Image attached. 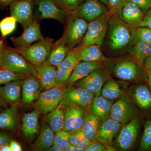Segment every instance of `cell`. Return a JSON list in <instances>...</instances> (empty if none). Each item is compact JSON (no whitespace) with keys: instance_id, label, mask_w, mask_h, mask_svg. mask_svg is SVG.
Returning a JSON list of instances; mask_svg holds the SVG:
<instances>
[{"instance_id":"9a60e30c","label":"cell","mask_w":151,"mask_h":151,"mask_svg":"<svg viewBox=\"0 0 151 151\" xmlns=\"http://www.w3.org/2000/svg\"><path fill=\"white\" fill-rule=\"evenodd\" d=\"M38 6L40 18L52 19L65 24L68 14L60 8L53 0H34Z\"/></svg>"},{"instance_id":"8fae6325","label":"cell","mask_w":151,"mask_h":151,"mask_svg":"<svg viewBox=\"0 0 151 151\" xmlns=\"http://www.w3.org/2000/svg\"><path fill=\"white\" fill-rule=\"evenodd\" d=\"M141 125V120L136 118L122 127L117 139L119 148L124 151L132 148L137 141Z\"/></svg>"},{"instance_id":"d4e9b609","label":"cell","mask_w":151,"mask_h":151,"mask_svg":"<svg viewBox=\"0 0 151 151\" xmlns=\"http://www.w3.org/2000/svg\"><path fill=\"white\" fill-rule=\"evenodd\" d=\"M33 66L38 74L39 78L41 82L42 88L45 91L56 86L57 68L46 62Z\"/></svg>"},{"instance_id":"7bdbcfd3","label":"cell","mask_w":151,"mask_h":151,"mask_svg":"<svg viewBox=\"0 0 151 151\" xmlns=\"http://www.w3.org/2000/svg\"><path fill=\"white\" fill-rule=\"evenodd\" d=\"M136 27H147L151 29V7L146 12L142 20Z\"/></svg>"},{"instance_id":"f546056e","label":"cell","mask_w":151,"mask_h":151,"mask_svg":"<svg viewBox=\"0 0 151 151\" xmlns=\"http://www.w3.org/2000/svg\"><path fill=\"white\" fill-rule=\"evenodd\" d=\"M19 105H12L0 113V129L15 130L17 126Z\"/></svg>"},{"instance_id":"5bb4252c","label":"cell","mask_w":151,"mask_h":151,"mask_svg":"<svg viewBox=\"0 0 151 151\" xmlns=\"http://www.w3.org/2000/svg\"><path fill=\"white\" fill-rule=\"evenodd\" d=\"M109 12L108 7L98 0H86L73 14L89 22Z\"/></svg>"},{"instance_id":"4dcf8cb0","label":"cell","mask_w":151,"mask_h":151,"mask_svg":"<svg viewBox=\"0 0 151 151\" xmlns=\"http://www.w3.org/2000/svg\"><path fill=\"white\" fill-rule=\"evenodd\" d=\"M125 92L124 86L120 82L109 78L102 87L101 94L108 100H114L122 97Z\"/></svg>"},{"instance_id":"6da1fadb","label":"cell","mask_w":151,"mask_h":151,"mask_svg":"<svg viewBox=\"0 0 151 151\" xmlns=\"http://www.w3.org/2000/svg\"><path fill=\"white\" fill-rule=\"evenodd\" d=\"M134 27L123 21L118 16L112 15L108 29V44L111 50L119 51L133 44L132 31Z\"/></svg>"},{"instance_id":"603a6c76","label":"cell","mask_w":151,"mask_h":151,"mask_svg":"<svg viewBox=\"0 0 151 151\" xmlns=\"http://www.w3.org/2000/svg\"><path fill=\"white\" fill-rule=\"evenodd\" d=\"M145 14L136 4L127 0L118 16L126 23L136 27L142 19Z\"/></svg>"},{"instance_id":"5b68a950","label":"cell","mask_w":151,"mask_h":151,"mask_svg":"<svg viewBox=\"0 0 151 151\" xmlns=\"http://www.w3.org/2000/svg\"><path fill=\"white\" fill-rule=\"evenodd\" d=\"M1 67L27 76H32L39 78L38 74L33 65L17 52L14 48L5 47Z\"/></svg>"},{"instance_id":"4316f807","label":"cell","mask_w":151,"mask_h":151,"mask_svg":"<svg viewBox=\"0 0 151 151\" xmlns=\"http://www.w3.org/2000/svg\"><path fill=\"white\" fill-rule=\"evenodd\" d=\"M70 51L67 45L60 38L53 43L50 53L45 62L50 65L58 67Z\"/></svg>"},{"instance_id":"e0dca14e","label":"cell","mask_w":151,"mask_h":151,"mask_svg":"<svg viewBox=\"0 0 151 151\" xmlns=\"http://www.w3.org/2000/svg\"><path fill=\"white\" fill-rule=\"evenodd\" d=\"M42 89V84L39 78L32 76L24 78L22 85V105H29L37 100Z\"/></svg>"},{"instance_id":"484cf974","label":"cell","mask_w":151,"mask_h":151,"mask_svg":"<svg viewBox=\"0 0 151 151\" xmlns=\"http://www.w3.org/2000/svg\"><path fill=\"white\" fill-rule=\"evenodd\" d=\"M113 100H108L102 96L94 97L90 110L101 119L102 123L110 119Z\"/></svg>"},{"instance_id":"30bf717a","label":"cell","mask_w":151,"mask_h":151,"mask_svg":"<svg viewBox=\"0 0 151 151\" xmlns=\"http://www.w3.org/2000/svg\"><path fill=\"white\" fill-rule=\"evenodd\" d=\"M137 113L131 98L124 95L113 104L110 118L124 125L136 119Z\"/></svg>"},{"instance_id":"d590c367","label":"cell","mask_w":151,"mask_h":151,"mask_svg":"<svg viewBox=\"0 0 151 151\" xmlns=\"http://www.w3.org/2000/svg\"><path fill=\"white\" fill-rule=\"evenodd\" d=\"M60 8L68 14L75 13L86 0H53Z\"/></svg>"},{"instance_id":"7a4b0ae2","label":"cell","mask_w":151,"mask_h":151,"mask_svg":"<svg viewBox=\"0 0 151 151\" xmlns=\"http://www.w3.org/2000/svg\"><path fill=\"white\" fill-rule=\"evenodd\" d=\"M142 65L136 59L127 58L116 60L108 70L124 81H148L146 68Z\"/></svg>"},{"instance_id":"91938a15","label":"cell","mask_w":151,"mask_h":151,"mask_svg":"<svg viewBox=\"0 0 151 151\" xmlns=\"http://www.w3.org/2000/svg\"><path fill=\"white\" fill-rule=\"evenodd\" d=\"M98 1L101 2L103 3V4H104L105 5L108 7V0H98Z\"/></svg>"},{"instance_id":"ba28073f","label":"cell","mask_w":151,"mask_h":151,"mask_svg":"<svg viewBox=\"0 0 151 151\" xmlns=\"http://www.w3.org/2000/svg\"><path fill=\"white\" fill-rule=\"evenodd\" d=\"M111 73L108 68L104 67L98 68L76 81L73 85L86 89L93 94L94 97L99 96L105 81L110 78Z\"/></svg>"},{"instance_id":"bcb514c9","label":"cell","mask_w":151,"mask_h":151,"mask_svg":"<svg viewBox=\"0 0 151 151\" xmlns=\"http://www.w3.org/2000/svg\"><path fill=\"white\" fill-rule=\"evenodd\" d=\"M12 140V136L6 132H0V148L9 144Z\"/></svg>"},{"instance_id":"83f0119b","label":"cell","mask_w":151,"mask_h":151,"mask_svg":"<svg viewBox=\"0 0 151 151\" xmlns=\"http://www.w3.org/2000/svg\"><path fill=\"white\" fill-rule=\"evenodd\" d=\"M102 124L101 119L90 111L85 113L81 130L90 140H95L97 131Z\"/></svg>"},{"instance_id":"d6986e66","label":"cell","mask_w":151,"mask_h":151,"mask_svg":"<svg viewBox=\"0 0 151 151\" xmlns=\"http://www.w3.org/2000/svg\"><path fill=\"white\" fill-rule=\"evenodd\" d=\"M134 85L130 89V94L134 104L144 111L151 110V88L144 83Z\"/></svg>"},{"instance_id":"2e32d148","label":"cell","mask_w":151,"mask_h":151,"mask_svg":"<svg viewBox=\"0 0 151 151\" xmlns=\"http://www.w3.org/2000/svg\"><path fill=\"white\" fill-rule=\"evenodd\" d=\"M79 52L77 47L71 50L65 59L57 67L56 84H64L70 78L76 66L79 62Z\"/></svg>"},{"instance_id":"f1b7e54d","label":"cell","mask_w":151,"mask_h":151,"mask_svg":"<svg viewBox=\"0 0 151 151\" xmlns=\"http://www.w3.org/2000/svg\"><path fill=\"white\" fill-rule=\"evenodd\" d=\"M54 132L48 124H44L42 127L39 136L32 145L35 151H45L53 145Z\"/></svg>"},{"instance_id":"44dd1931","label":"cell","mask_w":151,"mask_h":151,"mask_svg":"<svg viewBox=\"0 0 151 151\" xmlns=\"http://www.w3.org/2000/svg\"><path fill=\"white\" fill-rule=\"evenodd\" d=\"M40 113L35 110L25 113L22 119V129L23 134L29 142H32L40 133L39 119Z\"/></svg>"},{"instance_id":"60d3db41","label":"cell","mask_w":151,"mask_h":151,"mask_svg":"<svg viewBox=\"0 0 151 151\" xmlns=\"http://www.w3.org/2000/svg\"><path fill=\"white\" fill-rule=\"evenodd\" d=\"M127 0H108V8L112 15L118 16Z\"/></svg>"},{"instance_id":"7c38bea8","label":"cell","mask_w":151,"mask_h":151,"mask_svg":"<svg viewBox=\"0 0 151 151\" xmlns=\"http://www.w3.org/2000/svg\"><path fill=\"white\" fill-rule=\"evenodd\" d=\"M23 29V32L20 36L11 37V40L15 48L27 47L44 38L41 32L40 24L35 19Z\"/></svg>"},{"instance_id":"db71d44e","label":"cell","mask_w":151,"mask_h":151,"mask_svg":"<svg viewBox=\"0 0 151 151\" xmlns=\"http://www.w3.org/2000/svg\"><path fill=\"white\" fill-rule=\"evenodd\" d=\"M0 151H12L9 144L5 145L0 148Z\"/></svg>"},{"instance_id":"3957f363","label":"cell","mask_w":151,"mask_h":151,"mask_svg":"<svg viewBox=\"0 0 151 151\" xmlns=\"http://www.w3.org/2000/svg\"><path fill=\"white\" fill-rule=\"evenodd\" d=\"M88 22L74 14H68L65 22V29L60 40L70 50L80 45L87 30Z\"/></svg>"},{"instance_id":"4fadbf2b","label":"cell","mask_w":151,"mask_h":151,"mask_svg":"<svg viewBox=\"0 0 151 151\" xmlns=\"http://www.w3.org/2000/svg\"><path fill=\"white\" fill-rule=\"evenodd\" d=\"M34 0H17L9 4L11 16L23 29L33 20V4Z\"/></svg>"},{"instance_id":"52a82bcc","label":"cell","mask_w":151,"mask_h":151,"mask_svg":"<svg viewBox=\"0 0 151 151\" xmlns=\"http://www.w3.org/2000/svg\"><path fill=\"white\" fill-rule=\"evenodd\" d=\"M65 87V84H57L51 89L41 93L35 103V109L43 115L53 111L62 101Z\"/></svg>"},{"instance_id":"c3c4849f","label":"cell","mask_w":151,"mask_h":151,"mask_svg":"<svg viewBox=\"0 0 151 151\" xmlns=\"http://www.w3.org/2000/svg\"><path fill=\"white\" fill-rule=\"evenodd\" d=\"M12 151H22V149L21 145L17 141L12 139L9 143Z\"/></svg>"},{"instance_id":"7402d4cb","label":"cell","mask_w":151,"mask_h":151,"mask_svg":"<svg viewBox=\"0 0 151 151\" xmlns=\"http://www.w3.org/2000/svg\"><path fill=\"white\" fill-rule=\"evenodd\" d=\"M23 80L16 79L0 86V94L7 103L12 105L20 103Z\"/></svg>"},{"instance_id":"f6af8a7d","label":"cell","mask_w":151,"mask_h":151,"mask_svg":"<svg viewBox=\"0 0 151 151\" xmlns=\"http://www.w3.org/2000/svg\"><path fill=\"white\" fill-rule=\"evenodd\" d=\"M81 130H79L70 134V143L73 146L79 145Z\"/></svg>"},{"instance_id":"277c9868","label":"cell","mask_w":151,"mask_h":151,"mask_svg":"<svg viewBox=\"0 0 151 151\" xmlns=\"http://www.w3.org/2000/svg\"><path fill=\"white\" fill-rule=\"evenodd\" d=\"M112 16V14L109 12L88 23L87 30L83 40L77 47L81 50L91 45H97L101 47L108 33L109 21Z\"/></svg>"},{"instance_id":"e575fe53","label":"cell","mask_w":151,"mask_h":151,"mask_svg":"<svg viewBox=\"0 0 151 151\" xmlns=\"http://www.w3.org/2000/svg\"><path fill=\"white\" fill-rule=\"evenodd\" d=\"M132 42H141L151 44V29L147 27H134L132 31Z\"/></svg>"},{"instance_id":"9c48e42d","label":"cell","mask_w":151,"mask_h":151,"mask_svg":"<svg viewBox=\"0 0 151 151\" xmlns=\"http://www.w3.org/2000/svg\"><path fill=\"white\" fill-rule=\"evenodd\" d=\"M94 97L86 89L73 85L66 86L61 103L66 107L78 106L86 109L90 106Z\"/></svg>"},{"instance_id":"f35d334b","label":"cell","mask_w":151,"mask_h":151,"mask_svg":"<svg viewBox=\"0 0 151 151\" xmlns=\"http://www.w3.org/2000/svg\"><path fill=\"white\" fill-rule=\"evenodd\" d=\"M17 21L14 17H6L0 22V31L3 37L10 34L15 29Z\"/></svg>"},{"instance_id":"b9f144b4","label":"cell","mask_w":151,"mask_h":151,"mask_svg":"<svg viewBox=\"0 0 151 151\" xmlns=\"http://www.w3.org/2000/svg\"><path fill=\"white\" fill-rule=\"evenodd\" d=\"M136 4L145 13L151 7V0H128Z\"/></svg>"},{"instance_id":"8992f818","label":"cell","mask_w":151,"mask_h":151,"mask_svg":"<svg viewBox=\"0 0 151 151\" xmlns=\"http://www.w3.org/2000/svg\"><path fill=\"white\" fill-rule=\"evenodd\" d=\"M54 40L44 38L25 48H14L16 51L33 65L42 64L48 58Z\"/></svg>"},{"instance_id":"ac0fdd59","label":"cell","mask_w":151,"mask_h":151,"mask_svg":"<svg viewBox=\"0 0 151 151\" xmlns=\"http://www.w3.org/2000/svg\"><path fill=\"white\" fill-rule=\"evenodd\" d=\"M85 115L84 109L78 106L65 108L63 130L68 133L81 130Z\"/></svg>"},{"instance_id":"1f68e13d","label":"cell","mask_w":151,"mask_h":151,"mask_svg":"<svg viewBox=\"0 0 151 151\" xmlns=\"http://www.w3.org/2000/svg\"><path fill=\"white\" fill-rule=\"evenodd\" d=\"M65 108L60 103L55 109L50 112L45 117L47 123L54 133L63 129Z\"/></svg>"},{"instance_id":"d6a6232c","label":"cell","mask_w":151,"mask_h":151,"mask_svg":"<svg viewBox=\"0 0 151 151\" xmlns=\"http://www.w3.org/2000/svg\"><path fill=\"white\" fill-rule=\"evenodd\" d=\"M78 50L79 61H105L107 60L101 51L100 47L97 45H91Z\"/></svg>"},{"instance_id":"ee69618b","label":"cell","mask_w":151,"mask_h":151,"mask_svg":"<svg viewBox=\"0 0 151 151\" xmlns=\"http://www.w3.org/2000/svg\"><path fill=\"white\" fill-rule=\"evenodd\" d=\"M86 151H106V147L96 140L92 141L91 144L85 150Z\"/></svg>"},{"instance_id":"680465c9","label":"cell","mask_w":151,"mask_h":151,"mask_svg":"<svg viewBox=\"0 0 151 151\" xmlns=\"http://www.w3.org/2000/svg\"><path fill=\"white\" fill-rule=\"evenodd\" d=\"M84 150L83 149L80 147L79 146H73V151H84Z\"/></svg>"},{"instance_id":"f907efd6","label":"cell","mask_w":151,"mask_h":151,"mask_svg":"<svg viewBox=\"0 0 151 151\" xmlns=\"http://www.w3.org/2000/svg\"><path fill=\"white\" fill-rule=\"evenodd\" d=\"M144 64L146 69L151 71V56L146 59Z\"/></svg>"},{"instance_id":"f5cc1de1","label":"cell","mask_w":151,"mask_h":151,"mask_svg":"<svg viewBox=\"0 0 151 151\" xmlns=\"http://www.w3.org/2000/svg\"><path fill=\"white\" fill-rule=\"evenodd\" d=\"M7 103L0 94V107L6 108L7 107Z\"/></svg>"},{"instance_id":"11a10c76","label":"cell","mask_w":151,"mask_h":151,"mask_svg":"<svg viewBox=\"0 0 151 151\" xmlns=\"http://www.w3.org/2000/svg\"><path fill=\"white\" fill-rule=\"evenodd\" d=\"M46 151H62L60 149L58 148L56 146L54 145H52V146H51L49 148L47 149Z\"/></svg>"},{"instance_id":"816d5d0a","label":"cell","mask_w":151,"mask_h":151,"mask_svg":"<svg viewBox=\"0 0 151 151\" xmlns=\"http://www.w3.org/2000/svg\"><path fill=\"white\" fill-rule=\"evenodd\" d=\"M17 0H0V5L2 6H6L9 5L10 4Z\"/></svg>"},{"instance_id":"7dc6e473","label":"cell","mask_w":151,"mask_h":151,"mask_svg":"<svg viewBox=\"0 0 151 151\" xmlns=\"http://www.w3.org/2000/svg\"><path fill=\"white\" fill-rule=\"evenodd\" d=\"M91 142L92 141L90 140L89 138L86 137L81 131L80 135V142L78 146L85 151L87 147L91 144Z\"/></svg>"},{"instance_id":"ab89813d","label":"cell","mask_w":151,"mask_h":151,"mask_svg":"<svg viewBox=\"0 0 151 151\" xmlns=\"http://www.w3.org/2000/svg\"><path fill=\"white\" fill-rule=\"evenodd\" d=\"M70 144V134L64 130L56 132L54 135L53 145L61 151H64L65 148Z\"/></svg>"},{"instance_id":"cb8c5ba5","label":"cell","mask_w":151,"mask_h":151,"mask_svg":"<svg viewBox=\"0 0 151 151\" xmlns=\"http://www.w3.org/2000/svg\"><path fill=\"white\" fill-rule=\"evenodd\" d=\"M105 65V61H79L65 83V86L73 85L76 81L85 77L93 70L104 67Z\"/></svg>"},{"instance_id":"ffe728a7","label":"cell","mask_w":151,"mask_h":151,"mask_svg":"<svg viewBox=\"0 0 151 151\" xmlns=\"http://www.w3.org/2000/svg\"><path fill=\"white\" fill-rule=\"evenodd\" d=\"M123 124L111 118L102 123L96 134L95 140L105 146L111 145L113 138Z\"/></svg>"},{"instance_id":"8d00e7d4","label":"cell","mask_w":151,"mask_h":151,"mask_svg":"<svg viewBox=\"0 0 151 151\" xmlns=\"http://www.w3.org/2000/svg\"><path fill=\"white\" fill-rule=\"evenodd\" d=\"M151 150V119L146 122L144 126L139 150L149 151Z\"/></svg>"},{"instance_id":"74e56055","label":"cell","mask_w":151,"mask_h":151,"mask_svg":"<svg viewBox=\"0 0 151 151\" xmlns=\"http://www.w3.org/2000/svg\"><path fill=\"white\" fill-rule=\"evenodd\" d=\"M27 76L24 74L0 67V86L16 79H24Z\"/></svg>"},{"instance_id":"681fc988","label":"cell","mask_w":151,"mask_h":151,"mask_svg":"<svg viewBox=\"0 0 151 151\" xmlns=\"http://www.w3.org/2000/svg\"><path fill=\"white\" fill-rule=\"evenodd\" d=\"M5 47L2 39L0 38V67H1L2 64L3 55Z\"/></svg>"},{"instance_id":"6f0895ef","label":"cell","mask_w":151,"mask_h":151,"mask_svg":"<svg viewBox=\"0 0 151 151\" xmlns=\"http://www.w3.org/2000/svg\"><path fill=\"white\" fill-rule=\"evenodd\" d=\"M73 145L70 144L65 148L64 149V151H73Z\"/></svg>"},{"instance_id":"9f6ffc18","label":"cell","mask_w":151,"mask_h":151,"mask_svg":"<svg viewBox=\"0 0 151 151\" xmlns=\"http://www.w3.org/2000/svg\"><path fill=\"white\" fill-rule=\"evenodd\" d=\"M146 71H147V74L148 76V82L149 83V86H150L151 88V71L146 69Z\"/></svg>"},{"instance_id":"836d02e7","label":"cell","mask_w":151,"mask_h":151,"mask_svg":"<svg viewBox=\"0 0 151 151\" xmlns=\"http://www.w3.org/2000/svg\"><path fill=\"white\" fill-rule=\"evenodd\" d=\"M132 49V54L137 61L143 65L147 58L151 56V44L135 42Z\"/></svg>"}]
</instances>
